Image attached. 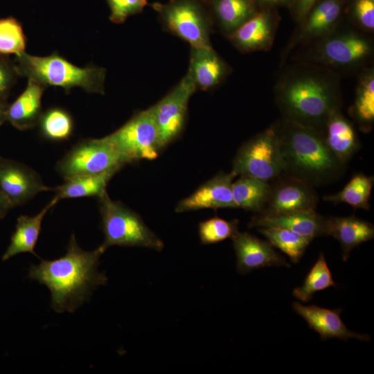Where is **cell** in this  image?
I'll return each instance as SVG.
<instances>
[{"mask_svg": "<svg viewBox=\"0 0 374 374\" xmlns=\"http://www.w3.org/2000/svg\"><path fill=\"white\" fill-rule=\"evenodd\" d=\"M25 90L8 106L6 121L19 130L36 126L42 114V98L46 88L38 82L28 79Z\"/></svg>", "mask_w": 374, "mask_h": 374, "instance_id": "22", "label": "cell"}, {"mask_svg": "<svg viewBox=\"0 0 374 374\" xmlns=\"http://www.w3.org/2000/svg\"><path fill=\"white\" fill-rule=\"evenodd\" d=\"M8 106L5 100H0V126L6 121Z\"/></svg>", "mask_w": 374, "mask_h": 374, "instance_id": "41", "label": "cell"}, {"mask_svg": "<svg viewBox=\"0 0 374 374\" xmlns=\"http://www.w3.org/2000/svg\"><path fill=\"white\" fill-rule=\"evenodd\" d=\"M340 26L327 35L301 46L306 50L299 61L319 66L337 75L338 72L349 73L367 67L373 55L371 38L355 28H341Z\"/></svg>", "mask_w": 374, "mask_h": 374, "instance_id": "4", "label": "cell"}, {"mask_svg": "<svg viewBox=\"0 0 374 374\" xmlns=\"http://www.w3.org/2000/svg\"><path fill=\"white\" fill-rule=\"evenodd\" d=\"M347 0H317L298 24L282 53V60L291 51L323 37L337 28L346 16Z\"/></svg>", "mask_w": 374, "mask_h": 374, "instance_id": "12", "label": "cell"}, {"mask_svg": "<svg viewBox=\"0 0 374 374\" xmlns=\"http://www.w3.org/2000/svg\"><path fill=\"white\" fill-rule=\"evenodd\" d=\"M26 38L21 24L14 17L0 19V55L25 52Z\"/></svg>", "mask_w": 374, "mask_h": 374, "instance_id": "33", "label": "cell"}, {"mask_svg": "<svg viewBox=\"0 0 374 374\" xmlns=\"http://www.w3.org/2000/svg\"><path fill=\"white\" fill-rule=\"evenodd\" d=\"M250 227H280L314 239L328 235V218L315 211H298L274 216L255 215Z\"/></svg>", "mask_w": 374, "mask_h": 374, "instance_id": "20", "label": "cell"}, {"mask_svg": "<svg viewBox=\"0 0 374 374\" xmlns=\"http://www.w3.org/2000/svg\"><path fill=\"white\" fill-rule=\"evenodd\" d=\"M296 313L304 319L310 328L317 332L321 339L338 338L344 341L350 338L369 341L368 335L350 330L341 319V309L330 310L317 305H304L299 302L292 305Z\"/></svg>", "mask_w": 374, "mask_h": 374, "instance_id": "19", "label": "cell"}, {"mask_svg": "<svg viewBox=\"0 0 374 374\" xmlns=\"http://www.w3.org/2000/svg\"><path fill=\"white\" fill-rule=\"evenodd\" d=\"M273 180L267 202L258 215L274 216L315 211L318 195L313 186L285 172Z\"/></svg>", "mask_w": 374, "mask_h": 374, "instance_id": "13", "label": "cell"}, {"mask_svg": "<svg viewBox=\"0 0 374 374\" xmlns=\"http://www.w3.org/2000/svg\"><path fill=\"white\" fill-rule=\"evenodd\" d=\"M346 16L356 29L371 34L374 31V0H347Z\"/></svg>", "mask_w": 374, "mask_h": 374, "instance_id": "35", "label": "cell"}, {"mask_svg": "<svg viewBox=\"0 0 374 374\" xmlns=\"http://www.w3.org/2000/svg\"><path fill=\"white\" fill-rule=\"evenodd\" d=\"M199 236L202 244H214L232 237L238 231V220L214 217L199 224Z\"/></svg>", "mask_w": 374, "mask_h": 374, "instance_id": "34", "label": "cell"}, {"mask_svg": "<svg viewBox=\"0 0 374 374\" xmlns=\"http://www.w3.org/2000/svg\"><path fill=\"white\" fill-rule=\"evenodd\" d=\"M126 162L153 160L160 150L158 130L150 107L134 114L123 125L105 136Z\"/></svg>", "mask_w": 374, "mask_h": 374, "instance_id": "10", "label": "cell"}, {"mask_svg": "<svg viewBox=\"0 0 374 374\" xmlns=\"http://www.w3.org/2000/svg\"><path fill=\"white\" fill-rule=\"evenodd\" d=\"M118 172L112 170L98 174L78 175L64 179V182L54 188L58 199H72L102 196L108 182Z\"/></svg>", "mask_w": 374, "mask_h": 374, "instance_id": "26", "label": "cell"}, {"mask_svg": "<svg viewBox=\"0 0 374 374\" xmlns=\"http://www.w3.org/2000/svg\"><path fill=\"white\" fill-rule=\"evenodd\" d=\"M235 177L232 172H220L190 195L181 200L175 211L182 213L206 208H236L232 193V184Z\"/></svg>", "mask_w": 374, "mask_h": 374, "instance_id": "17", "label": "cell"}, {"mask_svg": "<svg viewBox=\"0 0 374 374\" xmlns=\"http://www.w3.org/2000/svg\"><path fill=\"white\" fill-rule=\"evenodd\" d=\"M373 177L358 173L355 175L344 188L337 193L323 197L333 203H346L355 208L368 209Z\"/></svg>", "mask_w": 374, "mask_h": 374, "instance_id": "30", "label": "cell"}, {"mask_svg": "<svg viewBox=\"0 0 374 374\" xmlns=\"http://www.w3.org/2000/svg\"><path fill=\"white\" fill-rule=\"evenodd\" d=\"M110 8L109 20L114 24H122L129 17L143 10L147 0H106Z\"/></svg>", "mask_w": 374, "mask_h": 374, "instance_id": "36", "label": "cell"}, {"mask_svg": "<svg viewBox=\"0 0 374 374\" xmlns=\"http://www.w3.org/2000/svg\"><path fill=\"white\" fill-rule=\"evenodd\" d=\"M41 134L51 141L68 139L73 130L71 115L61 108H51L42 113L38 123Z\"/></svg>", "mask_w": 374, "mask_h": 374, "instance_id": "32", "label": "cell"}, {"mask_svg": "<svg viewBox=\"0 0 374 374\" xmlns=\"http://www.w3.org/2000/svg\"><path fill=\"white\" fill-rule=\"evenodd\" d=\"M196 91L186 73L165 96L150 107L158 130L160 150L181 133L186 121L189 100Z\"/></svg>", "mask_w": 374, "mask_h": 374, "instance_id": "11", "label": "cell"}, {"mask_svg": "<svg viewBox=\"0 0 374 374\" xmlns=\"http://www.w3.org/2000/svg\"><path fill=\"white\" fill-rule=\"evenodd\" d=\"M259 9H276L285 7L290 9L292 0H255Z\"/></svg>", "mask_w": 374, "mask_h": 374, "instance_id": "39", "label": "cell"}, {"mask_svg": "<svg viewBox=\"0 0 374 374\" xmlns=\"http://www.w3.org/2000/svg\"><path fill=\"white\" fill-rule=\"evenodd\" d=\"M221 33L228 37L260 9L255 0H203Z\"/></svg>", "mask_w": 374, "mask_h": 374, "instance_id": "23", "label": "cell"}, {"mask_svg": "<svg viewBox=\"0 0 374 374\" xmlns=\"http://www.w3.org/2000/svg\"><path fill=\"white\" fill-rule=\"evenodd\" d=\"M328 231L340 243L344 261L353 249L374 237L373 225L353 215L328 217Z\"/></svg>", "mask_w": 374, "mask_h": 374, "instance_id": "25", "label": "cell"}, {"mask_svg": "<svg viewBox=\"0 0 374 374\" xmlns=\"http://www.w3.org/2000/svg\"><path fill=\"white\" fill-rule=\"evenodd\" d=\"M231 72V66L212 46L191 47L187 73L197 90L214 89L226 79Z\"/></svg>", "mask_w": 374, "mask_h": 374, "instance_id": "18", "label": "cell"}, {"mask_svg": "<svg viewBox=\"0 0 374 374\" xmlns=\"http://www.w3.org/2000/svg\"><path fill=\"white\" fill-rule=\"evenodd\" d=\"M12 206L0 190V221L6 215Z\"/></svg>", "mask_w": 374, "mask_h": 374, "instance_id": "40", "label": "cell"}, {"mask_svg": "<svg viewBox=\"0 0 374 374\" xmlns=\"http://www.w3.org/2000/svg\"><path fill=\"white\" fill-rule=\"evenodd\" d=\"M58 201L57 198L53 197L37 214L33 216L20 215L17 218L10 244L2 256L3 261L21 253H30L38 257L35 247L41 231L43 219Z\"/></svg>", "mask_w": 374, "mask_h": 374, "instance_id": "24", "label": "cell"}, {"mask_svg": "<svg viewBox=\"0 0 374 374\" xmlns=\"http://www.w3.org/2000/svg\"><path fill=\"white\" fill-rule=\"evenodd\" d=\"M101 226L105 240L101 247H141L161 251L163 241L145 224L142 218L118 201L112 200L107 191L100 197Z\"/></svg>", "mask_w": 374, "mask_h": 374, "instance_id": "6", "label": "cell"}, {"mask_svg": "<svg viewBox=\"0 0 374 374\" xmlns=\"http://www.w3.org/2000/svg\"><path fill=\"white\" fill-rule=\"evenodd\" d=\"M275 99L283 118L321 133L330 115L340 109L338 75L299 61L280 74Z\"/></svg>", "mask_w": 374, "mask_h": 374, "instance_id": "1", "label": "cell"}, {"mask_svg": "<svg viewBox=\"0 0 374 374\" xmlns=\"http://www.w3.org/2000/svg\"><path fill=\"white\" fill-rule=\"evenodd\" d=\"M280 16L276 9H260L227 38L242 53L269 50L274 42Z\"/></svg>", "mask_w": 374, "mask_h": 374, "instance_id": "15", "label": "cell"}, {"mask_svg": "<svg viewBox=\"0 0 374 374\" xmlns=\"http://www.w3.org/2000/svg\"><path fill=\"white\" fill-rule=\"evenodd\" d=\"M273 125L280 143L285 173L313 186L339 177L344 164L327 147L320 132L284 118Z\"/></svg>", "mask_w": 374, "mask_h": 374, "instance_id": "3", "label": "cell"}, {"mask_svg": "<svg viewBox=\"0 0 374 374\" xmlns=\"http://www.w3.org/2000/svg\"><path fill=\"white\" fill-rule=\"evenodd\" d=\"M165 31L188 42L190 47H209L215 26L203 0H169L151 5Z\"/></svg>", "mask_w": 374, "mask_h": 374, "instance_id": "7", "label": "cell"}, {"mask_svg": "<svg viewBox=\"0 0 374 374\" xmlns=\"http://www.w3.org/2000/svg\"><path fill=\"white\" fill-rule=\"evenodd\" d=\"M269 181L256 177L240 175L232 184L233 198L236 208L260 213L269 196Z\"/></svg>", "mask_w": 374, "mask_h": 374, "instance_id": "27", "label": "cell"}, {"mask_svg": "<svg viewBox=\"0 0 374 374\" xmlns=\"http://www.w3.org/2000/svg\"><path fill=\"white\" fill-rule=\"evenodd\" d=\"M317 0H292L290 10L293 19L298 24L306 15L308 10Z\"/></svg>", "mask_w": 374, "mask_h": 374, "instance_id": "38", "label": "cell"}, {"mask_svg": "<svg viewBox=\"0 0 374 374\" xmlns=\"http://www.w3.org/2000/svg\"><path fill=\"white\" fill-rule=\"evenodd\" d=\"M16 60L18 75L44 87H60L66 91L78 87L89 93H105L106 70L103 67H79L57 53L39 57L24 52L16 55Z\"/></svg>", "mask_w": 374, "mask_h": 374, "instance_id": "5", "label": "cell"}, {"mask_svg": "<svg viewBox=\"0 0 374 374\" xmlns=\"http://www.w3.org/2000/svg\"><path fill=\"white\" fill-rule=\"evenodd\" d=\"M18 75L15 64L9 60L0 58V100H5Z\"/></svg>", "mask_w": 374, "mask_h": 374, "instance_id": "37", "label": "cell"}, {"mask_svg": "<svg viewBox=\"0 0 374 374\" xmlns=\"http://www.w3.org/2000/svg\"><path fill=\"white\" fill-rule=\"evenodd\" d=\"M127 163L105 137L83 139L57 162L56 170L64 178L118 172Z\"/></svg>", "mask_w": 374, "mask_h": 374, "instance_id": "9", "label": "cell"}, {"mask_svg": "<svg viewBox=\"0 0 374 374\" xmlns=\"http://www.w3.org/2000/svg\"><path fill=\"white\" fill-rule=\"evenodd\" d=\"M352 114L364 131L371 129L374 122V69L368 66L359 76Z\"/></svg>", "mask_w": 374, "mask_h": 374, "instance_id": "28", "label": "cell"}, {"mask_svg": "<svg viewBox=\"0 0 374 374\" xmlns=\"http://www.w3.org/2000/svg\"><path fill=\"white\" fill-rule=\"evenodd\" d=\"M105 251L101 245L93 251L84 250L73 233L64 256L31 265L28 277L48 288L55 312H73L90 299L98 287L106 283L107 276L98 270Z\"/></svg>", "mask_w": 374, "mask_h": 374, "instance_id": "2", "label": "cell"}, {"mask_svg": "<svg viewBox=\"0 0 374 374\" xmlns=\"http://www.w3.org/2000/svg\"><path fill=\"white\" fill-rule=\"evenodd\" d=\"M0 190L13 208L54 188L46 186L39 175L26 165L0 157Z\"/></svg>", "mask_w": 374, "mask_h": 374, "instance_id": "14", "label": "cell"}, {"mask_svg": "<svg viewBox=\"0 0 374 374\" xmlns=\"http://www.w3.org/2000/svg\"><path fill=\"white\" fill-rule=\"evenodd\" d=\"M335 285L324 255L321 253L303 285L293 290V295L299 301L305 303L312 299L315 292Z\"/></svg>", "mask_w": 374, "mask_h": 374, "instance_id": "31", "label": "cell"}, {"mask_svg": "<svg viewBox=\"0 0 374 374\" xmlns=\"http://www.w3.org/2000/svg\"><path fill=\"white\" fill-rule=\"evenodd\" d=\"M321 134L327 147L344 165L359 148V141L354 126L340 109L330 115Z\"/></svg>", "mask_w": 374, "mask_h": 374, "instance_id": "21", "label": "cell"}, {"mask_svg": "<svg viewBox=\"0 0 374 374\" xmlns=\"http://www.w3.org/2000/svg\"><path fill=\"white\" fill-rule=\"evenodd\" d=\"M235 176L247 175L269 181L285 172L280 143L274 125L251 138L233 161Z\"/></svg>", "mask_w": 374, "mask_h": 374, "instance_id": "8", "label": "cell"}, {"mask_svg": "<svg viewBox=\"0 0 374 374\" xmlns=\"http://www.w3.org/2000/svg\"><path fill=\"white\" fill-rule=\"evenodd\" d=\"M231 239L237 258V269L240 274L266 267L290 266L268 241L239 231Z\"/></svg>", "mask_w": 374, "mask_h": 374, "instance_id": "16", "label": "cell"}, {"mask_svg": "<svg viewBox=\"0 0 374 374\" xmlns=\"http://www.w3.org/2000/svg\"><path fill=\"white\" fill-rule=\"evenodd\" d=\"M258 231L268 242L277 247L286 255L290 260L298 262L312 239L301 236L292 231L280 227H260Z\"/></svg>", "mask_w": 374, "mask_h": 374, "instance_id": "29", "label": "cell"}]
</instances>
